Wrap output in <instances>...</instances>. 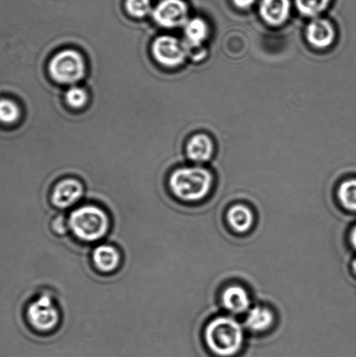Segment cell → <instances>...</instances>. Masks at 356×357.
Here are the masks:
<instances>
[{
	"mask_svg": "<svg viewBox=\"0 0 356 357\" xmlns=\"http://www.w3.org/2000/svg\"><path fill=\"white\" fill-rule=\"evenodd\" d=\"M261 14L268 24L279 26L284 23L291 12L289 0H263Z\"/></svg>",
	"mask_w": 356,
	"mask_h": 357,
	"instance_id": "8fae6325",
	"label": "cell"
},
{
	"mask_svg": "<svg viewBox=\"0 0 356 357\" xmlns=\"http://www.w3.org/2000/svg\"><path fill=\"white\" fill-rule=\"evenodd\" d=\"M49 71L55 82L73 84L79 82L85 75V63L79 52L65 50L52 59Z\"/></svg>",
	"mask_w": 356,
	"mask_h": 357,
	"instance_id": "5b68a950",
	"label": "cell"
},
{
	"mask_svg": "<svg viewBox=\"0 0 356 357\" xmlns=\"http://www.w3.org/2000/svg\"><path fill=\"white\" fill-rule=\"evenodd\" d=\"M211 185V174L201 167L177 169L169 178L173 195L186 202L201 201L210 191Z\"/></svg>",
	"mask_w": 356,
	"mask_h": 357,
	"instance_id": "277c9868",
	"label": "cell"
},
{
	"mask_svg": "<svg viewBox=\"0 0 356 357\" xmlns=\"http://www.w3.org/2000/svg\"><path fill=\"white\" fill-rule=\"evenodd\" d=\"M153 52L157 61L167 66L183 64L187 56L186 48L177 38L171 36L156 38L153 42Z\"/></svg>",
	"mask_w": 356,
	"mask_h": 357,
	"instance_id": "9c48e42d",
	"label": "cell"
},
{
	"mask_svg": "<svg viewBox=\"0 0 356 357\" xmlns=\"http://www.w3.org/2000/svg\"><path fill=\"white\" fill-rule=\"evenodd\" d=\"M93 267L100 275H116L121 271L123 259L118 246L111 243L98 245L90 254Z\"/></svg>",
	"mask_w": 356,
	"mask_h": 357,
	"instance_id": "8992f818",
	"label": "cell"
},
{
	"mask_svg": "<svg viewBox=\"0 0 356 357\" xmlns=\"http://www.w3.org/2000/svg\"><path fill=\"white\" fill-rule=\"evenodd\" d=\"M307 38L316 48L329 47L334 40V27L326 20H313L307 28Z\"/></svg>",
	"mask_w": 356,
	"mask_h": 357,
	"instance_id": "30bf717a",
	"label": "cell"
},
{
	"mask_svg": "<svg viewBox=\"0 0 356 357\" xmlns=\"http://www.w3.org/2000/svg\"><path fill=\"white\" fill-rule=\"evenodd\" d=\"M352 268H353V271L355 272V274L356 275V258L353 261V264H352Z\"/></svg>",
	"mask_w": 356,
	"mask_h": 357,
	"instance_id": "d4e9b609",
	"label": "cell"
},
{
	"mask_svg": "<svg viewBox=\"0 0 356 357\" xmlns=\"http://www.w3.org/2000/svg\"><path fill=\"white\" fill-rule=\"evenodd\" d=\"M228 220L233 229L239 233H245L253 225L254 216L249 208L243 205H235L230 208Z\"/></svg>",
	"mask_w": 356,
	"mask_h": 357,
	"instance_id": "5bb4252c",
	"label": "cell"
},
{
	"mask_svg": "<svg viewBox=\"0 0 356 357\" xmlns=\"http://www.w3.org/2000/svg\"><path fill=\"white\" fill-rule=\"evenodd\" d=\"M153 17L160 26L179 27L187 22V6L183 0H162L153 10Z\"/></svg>",
	"mask_w": 356,
	"mask_h": 357,
	"instance_id": "ba28073f",
	"label": "cell"
},
{
	"mask_svg": "<svg viewBox=\"0 0 356 357\" xmlns=\"http://www.w3.org/2000/svg\"><path fill=\"white\" fill-rule=\"evenodd\" d=\"M68 219L70 232L77 241L86 244L104 239L111 227L109 213L95 203H86L73 209Z\"/></svg>",
	"mask_w": 356,
	"mask_h": 357,
	"instance_id": "6da1fadb",
	"label": "cell"
},
{
	"mask_svg": "<svg viewBox=\"0 0 356 357\" xmlns=\"http://www.w3.org/2000/svg\"><path fill=\"white\" fill-rule=\"evenodd\" d=\"M51 229L56 236L65 237L70 232L68 219H66L62 213H57L52 220Z\"/></svg>",
	"mask_w": 356,
	"mask_h": 357,
	"instance_id": "7402d4cb",
	"label": "cell"
},
{
	"mask_svg": "<svg viewBox=\"0 0 356 357\" xmlns=\"http://www.w3.org/2000/svg\"><path fill=\"white\" fill-rule=\"evenodd\" d=\"M20 109L19 106L10 99H0V123L12 125L19 120Z\"/></svg>",
	"mask_w": 356,
	"mask_h": 357,
	"instance_id": "ac0fdd59",
	"label": "cell"
},
{
	"mask_svg": "<svg viewBox=\"0 0 356 357\" xmlns=\"http://www.w3.org/2000/svg\"><path fill=\"white\" fill-rule=\"evenodd\" d=\"M256 0H233V3H235L236 6L239 8H249V6H252Z\"/></svg>",
	"mask_w": 356,
	"mask_h": 357,
	"instance_id": "603a6c76",
	"label": "cell"
},
{
	"mask_svg": "<svg viewBox=\"0 0 356 357\" xmlns=\"http://www.w3.org/2000/svg\"><path fill=\"white\" fill-rule=\"evenodd\" d=\"M24 317L28 327L38 335L54 333L62 327V310L51 292H42L33 297L26 305Z\"/></svg>",
	"mask_w": 356,
	"mask_h": 357,
	"instance_id": "3957f363",
	"label": "cell"
},
{
	"mask_svg": "<svg viewBox=\"0 0 356 357\" xmlns=\"http://www.w3.org/2000/svg\"><path fill=\"white\" fill-rule=\"evenodd\" d=\"M205 341L216 357H235L243 347V328L231 317H218L206 328Z\"/></svg>",
	"mask_w": 356,
	"mask_h": 357,
	"instance_id": "7a4b0ae2",
	"label": "cell"
},
{
	"mask_svg": "<svg viewBox=\"0 0 356 357\" xmlns=\"http://www.w3.org/2000/svg\"><path fill=\"white\" fill-rule=\"evenodd\" d=\"M350 240L352 245H353L356 250V226L355 227L353 231L351 232Z\"/></svg>",
	"mask_w": 356,
	"mask_h": 357,
	"instance_id": "cb8c5ba5",
	"label": "cell"
},
{
	"mask_svg": "<svg viewBox=\"0 0 356 357\" xmlns=\"http://www.w3.org/2000/svg\"><path fill=\"white\" fill-rule=\"evenodd\" d=\"M208 28L207 24L201 19L187 21L185 27L187 42L191 47H197L207 38Z\"/></svg>",
	"mask_w": 356,
	"mask_h": 357,
	"instance_id": "2e32d148",
	"label": "cell"
},
{
	"mask_svg": "<svg viewBox=\"0 0 356 357\" xmlns=\"http://www.w3.org/2000/svg\"><path fill=\"white\" fill-rule=\"evenodd\" d=\"M330 0H295L296 6L303 15H318L327 8Z\"/></svg>",
	"mask_w": 356,
	"mask_h": 357,
	"instance_id": "d6986e66",
	"label": "cell"
},
{
	"mask_svg": "<svg viewBox=\"0 0 356 357\" xmlns=\"http://www.w3.org/2000/svg\"><path fill=\"white\" fill-rule=\"evenodd\" d=\"M85 188L75 178H65L54 185L51 192L50 202L58 211H63L78 203L83 198Z\"/></svg>",
	"mask_w": 356,
	"mask_h": 357,
	"instance_id": "52a82bcc",
	"label": "cell"
},
{
	"mask_svg": "<svg viewBox=\"0 0 356 357\" xmlns=\"http://www.w3.org/2000/svg\"><path fill=\"white\" fill-rule=\"evenodd\" d=\"M125 7L131 15L142 17L151 10V2L150 0H127Z\"/></svg>",
	"mask_w": 356,
	"mask_h": 357,
	"instance_id": "ffe728a7",
	"label": "cell"
},
{
	"mask_svg": "<svg viewBox=\"0 0 356 357\" xmlns=\"http://www.w3.org/2000/svg\"><path fill=\"white\" fill-rule=\"evenodd\" d=\"M65 100L70 106L79 108L86 103L88 96L85 90L80 87L72 86L66 92Z\"/></svg>",
	"mask_w": 356,
	"mask_h": 357,
	"instance_id": "44dd1931",
	"label": "cell"
},
{
	"mask_svg": "<svg viewBox=\"0 0 356 357\" xmlns=\"http://www.w3.org/2000/svg\"><path fill=\"white\" fill-rule=\"evenodd\" d=\"M223 305L230 312L242 314L249 309L250 298L245 289L240 286H231L222 295Z\"/></svg>",
	"mask_w": 356,
	"mask_h": 357,
	"instance_id": "7c38bea8",
	"label": "cell"
},
{
	"mask_svg": "<svg viewBox=\"0 0 356 357\" xmlns=\"http://www.w3.org/2000/svg\"><path fill=\"white\" fill-rule=\"evenodd\" d=\"M187 155L194 162H207L214 152V145L210 138L205 135H197L187 144Z\"/></svg>",
	"mask_w": 356,
	"mask_h": 357,
	"instance_id": "4fadbf2b",
	"label": "cell"
},
{
	"mask_svg": "<svg viewBox=\"0 0 356 357\" xmlns=\"http://www.w3.org/2000/svg\"><path fill=\"white\" fill-rule=\"evenodd\" d=\"M273 313L264 307H254L250 310L246 319V325L251 331L261 332L268 330L273 324Z\"/></svg>",
	"mask_w": 356,
	"mask_h": 357,
	"instance_id": "9a60e30c",
	"label": "cell"
},
{
	"mask_svg": "<svg viewBox=\"0 0 356 357\" xmlns=\"http://www.w3.org/2000/svg\"><path fill=\"white\" fill-rule=\"evenodd\" d=\"M341 204L350 211H356V180L344 181L338 191Z\"/></svg>",
	"mask_w": 356,
	"mask_h": 357,
	"instance_id": "e0dca14e",
	"label": "cell"
}]
</instances>
